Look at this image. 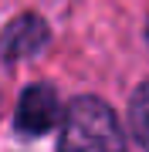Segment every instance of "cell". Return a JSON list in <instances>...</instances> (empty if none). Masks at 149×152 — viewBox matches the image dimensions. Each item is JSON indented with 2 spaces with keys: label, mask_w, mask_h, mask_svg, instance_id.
Returning a JSON list of instances; mask_svg holds the SVG:
<instances>
[{
  "label": "cell",
  "mask_w": 149,
  "mask_h": 152,
  "mask_svg": "<svg viewBox=\"0 0 149 152\" xmlns=\"http://www.w3.org/2000/svg\"><path fill=\"white\" fill-rule=\"evenodd\" d=\"M58 152H126V135L115 112L102 98H75L61 118Z\"/></svg>",
  "instance_id": "cell-1"
},
{
  "label": "cell",
  "mask_w": 149,
  "mask_h": 152,
  "mask_svg": "<svg viewBox=\"0 0 149 152\" xmlns=\"http://www.w3.org/2000/svg\"><path fill=\"white\" fill-rule=\"evenodd\" d=\"M58 122H61L58 91L51 85H27L21 95V105H17V125L31 135H41V132L54 129Z\"/></svg>",
  "instance_id": "cell-2"
},
{
  "label": "cell",
  "mask_w": 149,
  "mask_h": 152,
  "mask_svg": "<svg viewBox=\"0 0 149 152\" xmlns=\"http://www.w3.org/2000/svg\"><path fill=\"white\" fill-rule=\"evenodd\" d=\"M44 41H48V24L34 14H24L0 31V61L10 64V61L31 58L44 48Z\"/></svg>",
  "instance_id": "cell-3"
},
{
  "label": "cell",
  "mask_w": 149,
  "mask_h": 152,
  "mask_svg": "<svg viewBox=\"0 0 149 152\" xmlns=\"http://www.w3.org/2000/svg\"><path fill=\"white\" fill-rule=\"evenodd\" d=\"M129 125H132V135L139 139V145L149 152V78L136 88L132 102H129Z\"/></svg>",
  "instance_id": "cell-4"
}]
</instances>
